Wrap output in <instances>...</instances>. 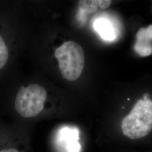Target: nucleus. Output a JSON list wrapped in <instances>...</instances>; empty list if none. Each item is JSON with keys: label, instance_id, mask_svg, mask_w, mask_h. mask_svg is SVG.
<instances>
[{"label": "nucleus", "instance_id": "f257e3e1", "mask_svg": "<svg viewBox=\"0 0 152 152\" xmlns=\"http://www.w3.org/2000/svg\"><path fill=\"white\" fill-rule=\"evenodd\" d=\"M122 130L125 136L132 140L148 135L152 130V102L150 95H144L122 120Z\"/></svg>", "mask_w": 152, "mask_h": 152}, {"label": "nucleus", "instance_id": "f03ea898", "mask_svg": "<svg viewBox=\"0 0 152 152\" xmlns=\"http://www.w3.org/2000/svg\"><path fill=\"white\" fill-rule=\"evenodd\" d=\"M60 72L65 80L73 81L81 75L85 57L81 45L73 41L65 42L55 50Z\"/></svg>", "mask_w": 152, "mask_h": 152}, {"label": "nucleus", "instance_id": "7ed1b4c3", "mask_svg": "<svg viewBox=\"0 0 152 152\" xmlns=\"http://www.w3.org/2000/svg\"><path fill=\"white\" fill-rule=\"evenodd\" d=\"M47 92L43 86L32 83L22 86L16 95L15 108L24 118H32L39 114L44 107Z\"/></svg>", "mask_w": 152, "mask_h": 152}, {"label": "nucleus", "instance_id": "20e7f679", "mask_svg": "<svg viewBox=\"0 0 152 152\" xmlns=\"http://www.w3.org/2000/svg\"><path fill=\"white\" fill-rule=\"evenodd\" d=\"M134 50L141 56H148L152 53V26L141 28L136 33Z\"/></svg>", "mask_w": 152, "mask_h": 152}, {"label": "nucleus", "instance_id": "39448f33", "mask_svg": "<svg viewBox=\"0 0 152 152\" xmlns=\"http://www.w3.org/2000/svg\"><path fill=\"white\" fill-rule=\"evenodd\" d=\"M95 30L102 38L106 40H113L114 38V30L111 24L107 20L98 19L94 24Z\"/></svg>", "mask_w": 152, "mask_h": 152}, {"label": "nucleus", "instance_id": "423d86ee", "mask_svg": "<svg viewBox=\"0 0 152 152\" xmlns=\"http://www.w3.org/2000/svg\"><path fill=\"white\" fill-rule=\"evenodd\" d=\"M78 7L82 11L91 14L98 10V1L97 0H80L78 1Z\"/></svg>", "mask_w": 152, "mask_h": 152}, {"label": "nucleus", "instance_id": "0eeeda50", "mask_svg": "<svg viewBox=\"0 0 152 152\" xmlns=\"http://www.w3.org/2000/svg\"><path fill=\"white\" fill-rule=\"evenodd\" d=\"M9 59V51L5 41L0 36V70L2 69Z\"/></svg>", "mask_w": 152, "mask_h": 152}, {"label": "nucleus", "instance_id": "6e6552de", "mask_svg": "<svg viewBox=\"0 0 152 152\" xmlns=\"http://www.w3.org/2000/svg\"><path fill=\"white\" fill-rule=\"evenodd\" d=\"M98 5L101 9H106L111 5L112 1L110 0H99Z\"/></svg>", "mask_w": 152, "mask_h": 152}, {"label": "nucleus", "instance_id": "1a4fd4ad", "mask_svg": "<svg viewBox=\"0 0 152 152\" xmlns=\"http://www.w3.org/2000/svg\"><path fill=\"white\" fill-rule=\"evenodd\" d=\"M0 152H20L15 148H8L4 149L0 151Z\"/></svg>", "mask_w": 152, "mask_h": 152}]
</instances>
